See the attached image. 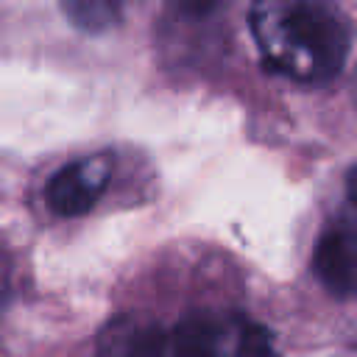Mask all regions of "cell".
<instances>
[{
	"mask_svg": "<svg viewBox=\"0 0 357 357\" xmlns=\"http://www.w3.org/2000/svg\"><path fill=\"white\" fill-rule=\"evenodd\" d=\"M273 340L259 324L234 312H195L167 329L165 354L220 357V354H268Z\"/></svg>",
	"mask_w": 357,
	"mask_h": 357,
	"instance_id": "cell-2",
	"label": "cell"
},
{
	"mask_svg": "<svg viewBox=\"0 0 357 357\" xmlns=\"http://www.w3.org/2000/svg\"><path fill=\"white\" fill-rule=\"evenodd\" d=\"M112 178V162L109 156L92 153L84 159H73L61 165L45 184V201L47 209L59 218H81L86 215Z\"/></svg>",
	"mask_w": 357,
	"mask_h": 357,
	"instance_id": "cell-3",
	"label": "cell"
},
{
	"mask_svg": "<svg viewBox=\"0 0 357 357\" xmlns=\"http://www.w3.org/2000/svg\"><path fill=\"white\" fill-rule=\"evenodd\" d=\"M70 20L84 31H106L123 17V0H64Z\"/></svg>",
	"mask_w": 357,
	"mask_h": 357,
	"instance_id": "cell-6",
	"label": "cell"
},
{
	"mask_svg": "<svg viewBox=\"0 0 357 357\" xmlns=\"http://www.w3.org/2000/svg\"><path fill=\"white\" fill-rule=\"evenodd\" d=\"M100 349L109 354H165L167 332L153 324L114 321L100 335Z\"/></svg>",
	"mask_w": 357,
	"mask_h": 357,
	"instance_id": "cell-5",
	"label": "cell"
},
{
	"mask_svg": "<svg viewBox=\"0 0 357 357\" xmlns=\"http://www.w3.org/2000/svg\"><path fill=\"white\" fill-rule=\"evenodd\" d=\"M248 31L265 70L296 84L332 81L351 50V22L332 0H254Z\"/></svg>",
	"mask_w": 357,
	"mask_h": 357,
	"instance_id": "cell-1",
	"label": "cell"
},
{
	"mask_svg": "<svg viewBox=\"0 0 357 357\" xmlns=\"http://www.w3.org/2000/svg\"><path fill=\"white\" fill-rule=\"evenodd\" d=\"M312 273L335 298L357 296V231L332 223L321 231L312 251Z\"/></svg>",
	"mask_w": 357,
	"mask_h": 357,
	"instance_id": "cell-4",
	"label": "cell"
},
{
	"mask_svg": "<svg viewBox=\"0 0 357 357\" xmlns=\"http://www.w3.org/2000/svg\"><path fill=\"white\" fill-rule=\"evenodd\" d=\"M181 3H184L190 11H195V14H206V11H212L220 0H181Z\"/></svg>",
	"mask_w": 357,
	"mask_h": 357,
	"instance_id": "cell-7",
	"label": "cell"
},
{
	"mask_svg": "<svg viewBox=\"0 0 357 357\" xmlns=\"http://www.w3.org/2000/svg\"><path fill=\"white\" fill-rule=\"evenodd\" d=\"M346 190H349V198H351V204L357 206V165L351 167V173H349V178H346Z\"/></svg>",
	"mask_w": 357,
	"mask_h": 357,
	"instance_id": "cell-8",
	"label": "cell"
},
{
	"mask_svg": "<svg viewBox=\"0 0 357 357\" xmlns=\"http://www.w3.org/2000/svg\"><path fill=\"white\" fill-rule=\"evenodd\" d=\"M354 103H357V75H354Z\"/></svg>",
	"mask_w": 357,
	"mask_h": 357,
	"instance_id": "cell-9",
	"label": "cell"
}]
</instances>
